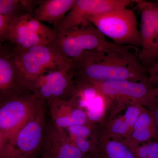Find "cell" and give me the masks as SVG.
<instances>
[{
    "instance_id": "25",
    "label": "cell",
    "mask_w": 158,
    "mask_h": 158,
    "mask_svg": "<svg viewBox=\"0 0 158 158\" xmlns=\"http://www.w3.org/2000/svg\"><path fill=\"white\" fill-rule=\"evenodd\" d=\"M12 21L9 17L0 14V43L5 42L6 33L10 23Z\"/></svg>"
},
{
    "instance_id": "15",
    "label": "cell",
    "mask_w": 158,
    "mask_h": 158,
    "mask_svg": "<svg viewBox=\"0 0 158 158\" xmlns=\"http://www.w3.org/2000/svg\"><path fill=\"white\" fill-rule=\"evenodd\" d=\"M91 158H136L134 152L125 142L108 136L96 128L93 138Z\"/></svg>"
},
{
    "instance_id": "1",
    "label": "cell",
    "mask_w": 158,
    "mask_h": 158,
    "mask_svg": "<svg viewBox=\"0 0 158 158\" xmlns=\"http://www.w3.org/2000/svg\"><path fill=\"white\" fill-rule=\"evenodd\" d=\"M133 47L118 45L88 51L72 59L69 70L74 81L89 82L126 80L149 83L148 70Z\"/></svg>"
},
{
    "instance_id": "16",
    "label": "cell",
    "mask_w": 158,
    "mask_h": 158,
    "mask_svg": "<svg viewBox=\"0 0 158 158\" xmlns=\"http://www.w3.org/2000/svg\"><path fill=\"white\" fill-rule=\"evenodd\" d=\"M76 1L39 0L38 7L32 16L40 22H46L56 26L70 11Z\"/></svg>"
},
{
    "instance_id": "12",
    "label": "cell",
    "mask_w": 158,
    "mask_h": 158,
    "mask_svg": "<svg viewBox=\"0 0 158 158\" xmlns=\"http://www.w3.org/2000/svg\"><path fill=\"white\" fill-rule=\"evenodd\" d=\"M141 12L140 34L142 48L138 54L140 62L148 69L158 59V44L155 24L154 2L135 0Z\"/></svg>"
},
{
    "instance_id": "30",
    "label": "cell",
    "mask_w": 158,
    "mask_h": 158,
    "mask_svg": "<svg viewBox=\"0 0 158 158\" xmlns=\"http://www.w3.org/2000/svg\"><path fill=\"white\" fill-rule=\"evenodd\" d=\"M155 96H158V92H156L155 93Z\"/></svg>"
},
{
    "instance_id": "17",
    "label": "cell",
    "mask_w": 158,
    "mask_h": 158,
    "mask_svg": "<svg viewBox=\"0 0 158 158\" xmlns=\"http://www.w3.org/2000/svg\"><path fill=\"white\" fill-rule=\"evenodd\" d=\"M107 99L109 98L100 92L88 103L85 110L90 122L95 123L102 118L104 115Z\"/></svg>"
},
{
    "instance_id": "27",
    "label": "cell",
    "mask_w": 158,
    "mask_h": 158,
    "mask_svg": "<svg viewBox=\"0 0 158 158\" xmlns=\"http://www.w3.org/2000/svg\"><path fill=\"white\" fill-rule=\"evenodd\" d=\"M149 83L154 87L158 82V62L147 69Z\"/></svg>"
},
{
    "instance_id": "14",
    "label": "cell",
    "mask_w": 158,
    "mask_h": 158,
    "mask_svg": "<svg viewBox=\"0 0 158 158\" xmlns=\"http://www.w3.org/2000/svg\"><path fill=\"white\" fill-rule=\"evenodd\" d=\"M52 122L61 128L77 125L95 124L90 122L86 112L69 100L47 102Z\"/></svg>"
},
{
    "instance_id": "26",
    "label": "cell",
    "mask_w": 158,
    "mask_h": 158,
    "mask_svg": "<svg viewBox=\"0 0 158 158\" xmlns=\"http://www.w3.org/2000/svg\"><path fill=\"white\" fill-rule=\"evenodd\" d=\"M147 106L152 115L155 124L158 131V96H155L149 102Z\"/></svg>"
},
{
    "instance_id": "29",
    "label": "cell",
    "mask_w": 158,
    "mask_h": 158,
    "mask_svg": "<svg viewBox=\"0 0 158 158\" xmlns=\"http://www.w3.org/2000/svg\"><path fill=\"white\" fill-rule=\"evenodd\" d=\"M154 87V93L155 94L156 92H158V82L157 83V84L155 85Z\"/></svg>"
},
{
    "instance_id": "9",
    "label": "cell",
    "mask_w": 158,
    "mask_h": 158,
    "mask_svg": "<svg viewBox=\"0 0 158 158\" xmlns=\"http://www.w3.org/2000/svg\"><path fill=\"white\" fill-rule=\"evenodd\" d=\"M90 83L110 100L120 102L147 106L150 101L155 96V87L150 83L126 80Z\"/></svg>"
},
{
    "instance_id": "3",
    "label": "cell",
    "mask_w": 158,
    "mask_h": 158,
    "mask_svg": "<svg viewBox=\"0 0 158 158\" xmlns=\"http://www.w3.org/2000/svg\"><path fill=\"white\" fill-rule=\"evenodd\" d=\"M116 44L107 41L90 23L86 25L71 28L62 33H56L48 45L60 56L72 60L85 52L111 48Z\"/></svg>"
},
{
    "instance_id": "24",
    "label": "cell",
    "mask_w": 158,
    "mask_h": 158,
    "mask_svg": "<svg viewBox=\"0 0 158 158\" xmlns=\"http://www.w3.org/2000/svg\"><path fill=\"white\" fill-rule=\"evenodd\" d=\"M69 137L85 157L88 154H90L93 147V138L89 141L86 138Z\"/></svg>"
},
{
    "instance_id": "23",
    "label": "cell",
    "mask_w": 158,
    "mask_h": 158,
    "mask_svg": "<svg viewBox=\"0 0 158 158\" xmlns=\"http://www.w3.org/2000/svg\"><path fill=\"white\" fill-rule=\"evenodd\" d=\"M141 106L142 105L138 104L131 103L127 109L124 116H123L131 129L143 111Z\"/></svg>"
},
{
    "instance_id": "28",
    "label": "cell",
    "mask_w": 158,
    "mask_h": 158,
    "mask_svg": "<svg viewBox=\"0 0 158 158\" xmlns=\"http://www.w3.org/2000/svg\"><path fill=\"white\" fill-rule=\"evenodd\" d=\"M155 15V24L156 33L158 44V2H154Z\"/></svg>"
},
{
    "instance_id": "22",
    "label": "cell",
    "mask_w": 158,
    "mask_h": 158,
    "mask_svg": "<svg viewBox=\"0 0 158 158\" xmlns=\"http://www.w3.org/2000/svg\"><path fill=\"white\" fill-rule=\"evenodd\" d=\"M149 129L157 128L150 111L144 110L136 120L131 131Z\"/></svg>"
},
{
    "instance_id": "2",
    "label": "cell",
    "mask_w": 158,
    "mask_h": 158,
    "mask_svg": "<svg viewBox=\"0 0 158 158\" xmlns=\"http://www.w3.org/2000/svg\"><path fill=\"white\" fill-rule=\"evenodd\" d=\"M0 154L33 115L42 100L35 93L0 98Z\"/></svg>"
},
{
    "instance_id": "19",
    "label": "cell",
    "mask_w": 158,
    "mask_h": 158,
    "mask_svg": "<svg viewBox=\"0 0 158 158\" xmlns=\"http://www.w3.org/2000/svg\"><path fill=\"white\" fill-rule=\"evenodd\" d=\"M131 130V127L122 116L110 123L108 128V132L106 131L104 132L110 137L118 139L127 137Z\"/></svg>"
},
{
    "instance_id": "20",
    "label": "cell",
    "mask_w": 158,
    "mask_h": 158,
    "mask_svg": "<svg viewBox=\"0 0 158 158\" xmlns=\"http://www.w3.org/2000/svg\"><path fill=\"white\" fill-rule=\"evenodd\" d=\"M95 124L89 125H77L66 128L65 132L69 137L88 138H93L96 131Z\"/></svg>"
},
{
    "instance_id": "5",
    "label": "cell",
    "mask_w": 158,
    "mask_h": 158,
    "mask_svg": "<svg viewBox=\"0 0 158 158\" xmlns=\"http://www.w3.org/2000/svg\"><path fill=\"white\" fill-rule=\"evenodd\" d=\"M14 59L23 77L30 87L31 83L44 73L53 70L69 71L72 65V60L60 56L48 45L16 51Z\"/></svg>"
},
{
    "instance_id": "7",
    "label": "cell",
    "mask_w": 158,
    "mask_h": 158,
    "mask_svg": "<svg viewBox=\"0 0 158 158\" xmlns=\"http://www.w3.org/2000/svg\"><path fill=\"white\" fill-rule=\"evenodd\" d=\"M56 34L54 29L35 19L31 15H27L10 23L5 42L19 52L37 46L48 45Z\"/></svg>"
},
{
    "instance_id": "21",
    "label": "cell",
    "mask_w": 158,
    "mask_h": 158,
    "mask_svg": "<svg viewBox=\"0 0 158 158\" xmlns=\"http://www.w3.org/2000/svg\"><path fill=\"white\" fill-rule=\"evenodd\" d=\"M136 158H158V142H152L142 146L129 145Z\"/></svg>"
},
{
    "instance_id": "13",
    "label": "cell",
    "mask_w": 158,
    "mask_h": 158,
    "mask_svg": "<svg viewBox=\"0 0 158 158\" xmlns=\"http://www.w3.org/2000/svg\"><path fill=\"white\" fill-rule=\"evenodd\" d=\"M43 158H86L63 129L50 123L46 128Z\"/></svg>"
},
{
    "instance_id": "4",
    "label": "cell",
    "mask_w": 158,
    "mask_h": 158,
    "mask_svg": "<svg viewBox=\"0 0 158 158\" xmlns=\"http://www.w3.org/2000/svg\"><path fill=\"white\" fill-rule=\"evenodd\" d=\"M88 20L105 37L112 39L116 44L140 49L142 48L137 17L131 9H118Z\"/></svg>"
},
{
    "instance_id": "18",
    "label": "cell",
    "mask_w": 158,
    "mask_h": 158,
    "mask_svg": "<svg viewBox=\"0 0 158 158\" xmlns=\"http://www.w3.org/2000/svg\"><path fill=\"white\" fill-rule=\"evenodd\" d=\"M0 14L9 17L11 21L29 15L21 0H0Z\"/></svg>"
},
{
    "instance_id": "8",
    "label": "cell",
    "mask_w": 158,
    "mask_h": 158,
    "mask_svg": "<svg viewBox=\"0 0 158 158\" xmlns=\"http://www.w3.org/2000/svg\"><path fill=\"white\" fill-rule=\"evenodd\" d=\"M135 0H76L70 11L55 26L56 34L90 23L89 18L125 9Z\"/></svg>"
},
{
    "instance_id": "6",
    "label": "cell",
    "mask_w": 158,
    "mask_h": 158,
    "mask_svg": "<svg viewBox=\"0 0 158 158\" xmlns=\"http://www.w3.org/2000/svg\"><path fill=\"white\" fill-rule=\"evenodd\" d=\"M42 100L33 115L19 131L0 158H33L41 149L46 128L45 111Z\"/></svg>"
},
{
    "instance_id": "10",
    "label": "cell",
    "mask_w": 158,
    "mask_h": 158,
    "mask_svg": "<svg viewBox=\"0 0 158 158\" xmlns=\"http://www.w3.org/2000/svg\"><path fill=\"white\" fill-rule=\"evenodd\" d=\"M31 88L34 93L47 102L70 99L76 86L69 71L57 70L44 73L31 83Z\"/></svg>"
},
{
    "instance_id": "11",
    "label": "cell",
    "mask_w": 158,
    "mask_h": 158,
    "mask_svg": "<svg viewBox=\"0 0 158 158\" xmlns=\"http://www.w3.org/2000/svg\"><path fill=\"white\" fill-rule=\"evenodd\" d=\"M0 47V98L33 93L15 64V49L7 42Z\"/></svg>"
}]
</instances>
